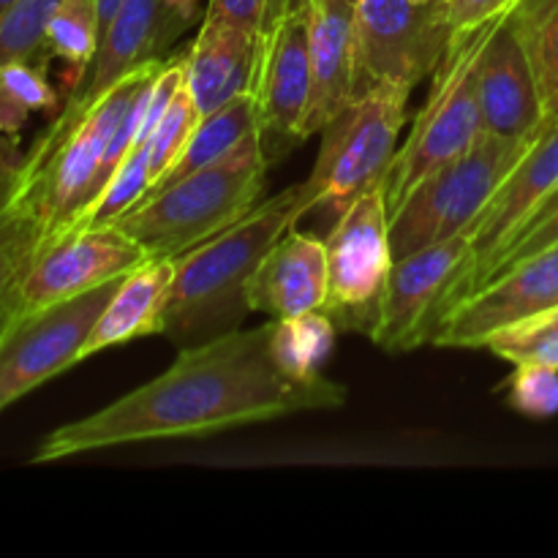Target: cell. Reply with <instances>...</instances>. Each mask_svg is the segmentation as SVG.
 Instances as JSON below:
<instances>
[{"label":"cell","mask_w":558,"mask_h":558,"mask_svg":"<svg viewBox=\"0 0 558 558\" xmlns=\"http://www.w3.org/2000/svg\"><path fill=\"white\" fill-rule=\"evenodd\" d=\"M452 41L447 3L354 0V96L379 85L414 90Z\"/></svg>","instance_id":"ba28073f"},{"label":"cell","mask_w":558,"mask_h":558,"mask_svg":"<svg viewBox=\"0 0 558 558\" xmlns=\"http://www.w3.org/2000/svg\"><path fill=\"white\" fill-rule=\"evenodd\" d=\"M41 243V227L20 216L0 234V338L22 314V281Z\"/></svg>","instance_id":"f1b7e54d"},{"label":"cell","mask_w":558,"mask_h":558,"mask_svg":"<svg viewBox=\"0 0 558 558\" xmlns=\"http://www.w3.org/2000/svg\"><path fill=\"white\" fill-rule=\"evenodd\" d=\"M147 259V251L118 223L60 229L41 238L27 265L22 311L47 308L90 292L114 278L129 276Z\"/></svg>","instance_id":"5bb4252c"},{"label":"cell","mask_w":558,"mask_h":558,"mask_svg":"<svg viewBox=\"0 0 558 558\" xmlns=\"http://www.w3.org/2000/svg\"><path fill=\"white\" fill-rule=\"evenodd\" d=\"M423 3H450V0H423Z\"/></svg>","instance_id":"60d3db41"},{"label":"cell","mask_w":558,"mask_h":558,"mask_svg":"<svg viewBox=\"0 0 558 558\" xmlns=\"http://www.w3.org/2000/svg\"><path fill=\"white\" fill-rule=\"evenodd\" d=\"M191 22H194V16H185L167 0H123L112 20L104 25L101 41H98L90 65L82 74V80L71 87L58 118L31 147L25 163L47 156L85 118L87 109L98 98L107 96L114 85H120L125 76L167 58L172 44L178 41L180 33L189 31Z\"/></svg>","instance_id":"9c48e42d"},{"label":"cell","mask_w":558,"mask_h":558,"mask_svg":"<svg viewBox=\"0 0 558 558\" xmlns=\"http://www.w3.org/2000/svg\"><path fill=\"white\" fill-rule=\"evenodd\" d=\"M63 0H14L0 14V63L41 60L44 36Z\"/></svg>","instance_id":"f546056e"},{"label":"cell","mask_w":558,"mask_h":558,"mask_svg":"<svg viewBox=\"0 0 558 558\" xmlns=\"http://www.w3.org/2000/svg\"><path fill=\"white\" fill-rule=\"evenodd\" d=\"M510 22L526 47L545 109L558 96V0H518Z\"/></svg>","instance_id":"cb8c5ba5"},{"label":"cell","mask_w":558,"mask_h":558,"mask_svg":"<svg viewBox=\"0 0 558 558\" xmlns=\"http://www.w3.org/2000/svg\"><path fill=\"white\" fill-rule=\"evenodd\" d=\"M298 3L300 0H210L205 20L227 22V25L240 27V31L262 36Z\"/></svg>","instance_id":"836d02e7"},{"label":"cell","mask_w":558,"mask_h":558,"mask_svg":"<svg viewBox=\"0 0 558 558\" xmlns=\"http://www.w3.org/2000/svg\"><path fill=\"white\" fill-rule=\"evenodd\" d=\"M123 278L47 308L22 311L11 322L0 338V412L80 363L93 325Z\"/></svg>","instance_id":"8fae6325"},{"label":"cell","mask_w":558,"mask_h":558,"mask_svg":"<svg viewBox=\"0 0 558 558\" xmlns=\"http://www.w3.org/2000/svg\"><path fill=\"white\" fill-rule=\"evenodd\" d=\"M167 3L174 5L178 11H183L185 16H194L196 14V3H199V0H167Z\"/></svg>","instance_id":"74e56055"},{"label":"cell","mask_w":558,"mask_h":558,"mask_svg":"<svg viewBox=\"0 0 558 558\" xmlns=\"http://www.w3.org/2000/svg\"><path fill=\"white\" fill-rule=\"evenodd\" d=\"M558 305V243L496 272L436 325L439 349H485L488 338L515 322Z\"/></svg>","instance_id":"2e32d148"},{"label":"cell","mask_w":558,"mask_h":558,"mask_svg":"<svg viewBox=\"0 0 558 558\" xmlns=\"http://www.w3.org/2000/svg\"><path fill=\"white\" fill-rule=\"evenodd\" d=\"M174 278V259H147L120 281L93 325L80 363L147 336H161L163 308Z\"/></svg>","instance_id":"44dd1931"},{"label":"cell","mask_w":558,"mask_h":558,"mask_svg":"<svg viewBox=\"0 0 558 558\" xmlns=\"http://www.w3.org/2000/svg\"><path fill=\"white\" fill-rule=\"evenodd\" d=\"M311 98L303 140L322 134L354 98V0H308Z\"/></svg>","instance_id":"d6986e66"},{"label":"cell","mask_w":558,"mask_h":558,"mask_svg":"<svg viewBox=\"0 0 558 558\" xmlns=\"http://www.w3.org/2000/svg\"><path fill=\"white\" fill-rule=\"evenodd\" d=\"M101 41L98 0H63L47 25L44 54L60 58L71 69V87L82 80Z\"/></svg>","instance_id":"d4e9b609"},{"label":"cell","mask_w":558,"mask_h":558,"mask_svg":"<svg viewBox=\"0 0 558 558\" xmlns=\"http://www.w3.org/2000/svg\"><path fill=\"white\" fill-rule=\"evenodd\" d=\"M485 349L512 365L558 368V305L494 332Z\"/></svg>","instance_id":"83f0119b"},{"label":"cell","mask_w":558,"mask_h":558,"mask_svg":"<svg viewBox=\"0 0 558 558\" xmlns=\"http://www.w3.org/2000/svg\"><path fill=\"white\" fill-rule=\"evenodd\" d=\"M336 336L338 325L325 311L270 319V354L289 379H319L332 357Z\"/></svg>","instance_id":"603a6c76"},{"label":"cell","mask_w":558,"mask_h":558,"mask_svg":"<svg viewBox=\"0 0 558 558\" xmlns=\"http://www.w3.org/2000/svg\"><path fill=\"white\" fill-rule=\"evenodd\" d=\"M167 60V58H163ZM163 60L145 65L98 98L85 118L38 161H22V194L16 216L41 227V238L71 227L98 194L104 153L136 98L156 82Z\"/></svg>","instance_id":"5b68a950"},{"label":"cell","mask_w":558,"mask_h":558,"mask_svg":"<svg viewBox=\"0 0 558 558\" xmlns=\"http://www.w3.org/2000/svg\"><path fill=\"white\" fill-rule=\"evenodd\" d=\"M267 169L270 161L262 150L259 134H254L221 161L147 194L114 223L150 259H178L259 205Z\"/></svg>","instance_id":"3957f363"},{"label":"cell","mask_w":558,"mask_h":558,"mask_svg":"<svg viewBox=\"0 0 558 558\" xmlns=\"http://www.w3.org/2000/svg\"><path fill=\"white\" fill-rule=\"evenodd\" d=\"M507 398L515 412L534 420L558 414V368L548 365H515L507 379Z\"/></svg>","instance_id":"1f68e13d"},{"label":"cell","mask_w":558,"mask_h":558,"mask_svg":"<svg viewBox=\"0 0 558 558\" xmlns=\"http://www.w3.org/2000/svg\"><path fill=\"white\" fill-rule=\"evenodd\" d=\"M22 161L16 153V140L0 131V234L16 221V205L22 194Z\"/></svg>","instance_id":"e575fe53"},{"label":"cell","mask_w":558,"mask_h":558,"mask_svg":"<svg viewBox=\"0 0 558 558\" xmlns=\"http://www.w3.org/2000/svg\"><path fill=\"white\" fill-rule=\"evenodd\" d=\"M11 3H14V0H0V14H3V11H5V9H9V5H11Z\"/></svg>","instance_id":"ab89813d"},{"label":"cell","mask_w":558,"mask_h":558,"mask_svg":"<svg viewBox=\"0 0 558 558\" xmlns=\"http://www.w3.org/2000/svg\"><path fill=\"white\" fill-rule=\"evenodd\" d=\"M518 0H450L447 3V20H450L452 33L474 31L496 16L507 14Z\"/></svg>","instance_id":"d590c367"},{"label":"cell","mask_w":558,"mask_h":558,"mask_svg":"<svg viewBox=\"0 0 558 558\" xmlns=\"http://www.w3.org/2000/svg\"><path fill=\"white\" fill-rule=\"evenodd\" d=\"M262 150L276 161L303 140V120L311 98V9L308 0L287 11L259 36L251 80Z\"/></svg>","instance_id":"4fadbf2b"},{"label":"cell","mask_w":558,"mask_h":558,"mask_svg":"<svg viewBox=\"0 0 558 558\" xmlns=\"http://www.w3.org/2000/svg\"><path fill=\"white\" fill-rule=\"evenodd\" d=\"M248 308L267 319L322 311L327 303L325 240L289 229L256 265L245 287Z\"/></svg>","instance_id":"ac0fdd59"},{"label":"cell","mask_w":558,"mask_h":558,"mask_svg":"<svg viewBox=\"0 0 558 558\" xmlns=\"http://www.w3.org/2000/svg\"><path fill=\"white\" fill-rule=\"evenodd\" d=\"M556 243H558V189L537 207V213H534V216L518 229L515 238L507 243V248L501 251L496 265L490 267L488 278H494L496 272L507 270V267H512L515 262L539 254V251L550 248V245ZM488 278H485V281H488Z\"/></svg>","instance_id":"d6a6232c"},{"label":"cell","mask_w":558,"mask_h":558,"mask_svg":"<svg viewBox=\"0 0 558 558\" xmlns=\"http://www.w3.org/2000/svg\"><path fill=\"white\" fill-rule=\"evenodd\" d=\"M259 36L227 22L202 20L199 33L183 54L185 90L199 118L227 107L251 90Z\"/></svg>","instance_id":"ffe728a7"},{"label":"cell","mask_w":558,"mask_h":558,"mask_svg":"<svg viewBox=\"0 0 558 558\" xmlns=\"http://www.w3.org/2000/svg\"><path fill=\"white\" fill-rule=\"evenodd\" d=\"M347 396V387L327 376L289 379L270 354L267 322L256 330H232L180 349L178 360L156 379L44 436L31 461L54 463L123 445L221 434L289 414L338 409Z\"/></svg>","instance_id":"6da1fadb"},{"label":"cell","mask_w":558,"mask_h":558,"mask_svg":"<svg viewBox=\"0 0 558 558\" xmlns=\"http://www.w3.org/2000/svg\"><path fill=\"white\" fill-rule=\"evenodd\" d=\"M58 104L41 60L0 63V131L16 140L31 114L47 112Z\"/></svg>","instance_id":"484cf974"},{"label":"cell","mask_w":558,"mask_h":558,"mask_svg":"<svg viewBox=\"0 0 558 558\" xmlns=\"http://www.w3.org/2000/svg\"><path fill=\"white\" fill-rule=\"evenodd\" d=\"M120 3H123V0H98V20H101V31H104V25L112 20L114 11L120 9Z\"/></svg>","instance_id":"8d00e7d4"},{"label":"cell","mask_w":558,"mask_h":558,"mask_svg":"<svg viewBox=\"0 0 558 558\" xmlns=\"http://www.w3.org/2000/svg\"><path fill=\"white\" fill-rule=\"evenodd\" d=\"M153 172H150V142L131 147L129 156L123 158L109 183L104 185L101 194L93 199V205L76 218L71 227H98V223H114L123 213L140 205L145 194L150 191ZM69 229V227H65Z\"/></svg>","instance_id":"4316f807"},{"label":"cell","mask_w":558,"mask_h":558,"mask_svg":"<svg viewBox=\"0 0 558 558\" xmlns=\"http://www.w3.org/2000/svg\"><path fill=\"white\" fill-rule=\"evenodd\" d=\"M407 87L379 85L360 93L322 129L314 169L300 185L303 213L338 218L352 202L381 189L407 125Z\"/></svg>","instance_id":"277c9868"},{"label":"cell","mask_w":558,"mask_h":558,"mask_svg":"<svg viewBox=\"0 0 558 558\" xmlns=\"http://www.w3.org/2000/svg\"><path fill=\"white\" fill-rule=\"evenodd\" d=\"M496 20L485 22L474 31L452 33L450 47H447L439 69L434 71L428 98H425L423 109L414 114L412 131H409L407 142L398 147L396 161L381 185L390 213L401 205L403 196L420 180H425L445 163L456 161L485 134L477 87H474V65H477L485 38Z\"/></svg>","instance_id":"8992f818"},{"label":"cell","mask_w":558,"mask_h":558,"mask_svg":"<svg viewBox=\"0 0 558 558\" xmlns=\"http://www.w3.org/2000/svg\"><path fill=\"white\" fill-rule=\"evenodd\" d=\"M483 129L496 136H537L545 125V101L526 47L510 22V11L494 22L474 65Z\"/></svg>","instance_id":"e0dca14e"},{"label":"cell","mask_w":558,"mask_h":558,"mask_svg":"<svg viewBox=\"0 0 558 558\" xmlns=\"http://www.w3.org/2000/svg\"><path fill=\"white\" fill-rule=\"evenodd\" d=\"M466 256L469 234L463 232L392 262L371 341L392 354L430 343L441 300Z\"/></svg>","instance_id":"9a60e30c"},{"label":"cell","mask_w":558,"mask_h":558,"mask_svg":"<svg viewBox=\"0 0 558 558\" xmlns=\"http://www.w3.org/2000/svg\"><path fill=\"white\" fill-rule=\"evenodd\" d=\"M550 123H558V96L548 104V109H545V125Z\"/></svg>","instance_id":"f35d334b"},{"label":"cell","mask_w":558,"mask_h":558,"mask_svg":"<svg viewBox=\"0 0 558 558\" xmlns=\"http://www.w3.org/2000/svg\"><path fill=\"white\" fill-rule=\"evenodd\" d=\"M254 134H259L254 98H251V93H243V96H238L234 101H229L227 107L199 118V123L191 131L189 142H185V147L180 150V156L169 163L167 172L150 185L147 194L167 189L174 180L185 178V174L196 172V169H205L210 167V163L221 161L223 156L238 150V147Z\"/></svg>","instance_id":"7402d4cb"},{"label":"cell","mask_w":558,"mask_h":558,"mask_svg":"<svg viewBox=\"0 0 558 558\" xmlns=\"http://www.w3.org/2000/svg\"><path fill=\"white\" fill-rule=\"evenodd\" d=\"M300 185L259 202L232 227L174 259L163 330L178 349L240 330L251 314L245 287L262 256L303 218Z\"/></svg>","instance_id":"7a4b0ae2"},{"label":"cell","mask_w":558,"mask_h":558,"mask_svg":"<svg viewBox=\"0 0 558 558\" xmlns=\"http://www.w3.org/2000/svg\"><path fill=\"white\" fill-rule=\"evenodd\" d=\"M534 140L485 131L463 156L420 180L390 213L392 259L466 232Z\"/></svg>","instance_id":"52a82bcc"},{"label":"cell","mask_w":558,"mask_h":558,"mask_svg":"<svg viewBox=\"0 0 558 558\" xmlns=\"http://www.w3.org/2000/svg\"><path fill=\"white\" fill-rule=\"evenodd\" d=\"M196 123H199V112H196L194 101H191L183 82V87H180V93L174 96V101L169 104L167 114H163L161 123H158V129L153 131L150 136L153 183H156V180L167 172L169 163L180 156V150L185 147V142H189L191 131H194Z\"/></svg>","instance_id":"4dcf8cb0"},{"label":"cell","mask_w":558,"mask_h":558,"mask_svg":"<svg viewBox=\"0 0 558 558\" xmlns=\"http://www.w3.org/2000/svg\"><path fill=\"white\" fill-rule=\"evenodd\" d=\"M558 189V123L543 125L537 140L529 145L521 161L510 169L499 189L494 191L477 221L466 229L469 256L452 276L441 300L439 322L456 308L461 300L477 292L507 248L518 229L537 213V207ZM436 322V325H439Z\"/></svg>","instance_id":"7c38bea8"},{"label":"cell","mask_w":558,"mask_h":558,"mask_svg":"<svg viewBox=\"0 0 558 558\" xmlns=\"http://www.w3.org/2000/svg\"><path fill=\"white\" fill-rule=\"evenodd\" d=\"M327 248L325 314L338 330L371 336L381 292L392 267L390 207L385 189H374L347 207L332 223Z\"/></svg>","instance_id":"30bf717a"}]
</instances>
